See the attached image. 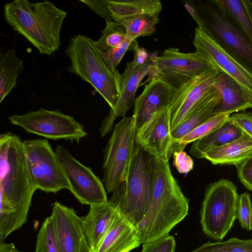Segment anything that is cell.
<instances>
[{
	"mask_svg": "<svg viewBox=\"0 0 252 252\" xmlns=\"http://www.w3.org/2000/svg\"><path fill=\"white\" fill-rule=\"evenodd\" d=\"M21 138L11 132L0 135V241L28 220L34 192Z\"/></svg>",
	"mask_w": 252,
	"mask_h": 252,
	"instance_id": "1",
	"label": "cell"
},
{
	"mask_svg": "<svg viewBox=\"0 0 252 252\" xmlns=\"http://www.w3.org/2000/svg\"><path fill=\"white\" fill-rule=\"evenodd\" d=\"M154 185L151 205L135 226L141 244L169 234L188 215L189 200L173 177L169 161L153 157Z\"/></svg>",
	"mask_w": 252,
	"mask_h": 252,
	"instance_id": "2",
	"label": "cell"
},
{
	"mask_svg": "<svg viewBox=\"0 0 252 252\" xmlns=\"http://www.w3.org/2000/svg\"><path fill=\"white\" fill-rule=\"evenodd\" d=\"M3 16L12 29L41 54L51 56L60 47L61 28L67 13L52 2L15 0L4 5Z\"/></svg>",
	"mask_w": 252,
	"mask_h": 252,
	"instance_id": "3",
	"label": "cell"
},
{
	"mask_svg": "<svg viewBox=\"0 0 252 252\" xmlns=\"http://www.w3.org/2000/svg\"><path fill=\"white\" fill-rule=\"evenodd\" d=\"M154 185L153 156L136 143L126 179L113 192L108 201L117 212L136 226L149 210Z\"/></svg>",
	"mask_w": 252,
	"mask_h": 252,
	"instance_id": "4",
	"label": "cell"
},
{
	"mask_svg": "<svg viewBox=\"0 0 252 252\" xmlns=\"http://www.w3.org/2000/svg\"><path fill=\"white\" fill-rule=\"evenodd\" d=\"M65 52L71 62L68 72L92 85L114 110L121 93V74L108 68L94 41L86 35H74Z\"/></svg>",
	"mask_w": 252,
	"mask_h": 252,
	"instance_id": "5",
	"label": "cell"
},
{
	"mask_svg": "<svg viewBox=\"0 0 252 252\" xmlns=\"http://www.w3.org/2000/svg\"><path fill=\"white\" fill-rule=\"evenodd\" d=\"M184 5L209 36L252 72V45L215 0H187Z\"/></svg>",
	"mask_w": 252,
	"mask_h": 252,
	"instance_id": "6",
	"label": "cell"
},
{
	"mask_svg": "<svg viewBox=\"0 0 252 252\" xmlns=\"http://www.w3.org/2000/svg\"><path fill=\"white\" fill-rule=\"evenodd\" d=\"M237 188L231 181L222 179L208 185L200 212L204 233L222 240L236 219Z\"/></svg>",
	"mask_w": 252,
	"mask_h": 252,
	"instance_id": "7",
	"label": "cell"
},
{
	"mask_svg": "<svg viewBox=\"0 0 252 252\" xmlns=\"http://www.w3.org/2000/svg\"><path fill=\"white\" fill-rule=\"evenodd\" d=\"M133 117H124L115 126L104 150L103 183L107 191L114 192L126 179L136 144Z\"/></svg>",
	"mask_w": 252,
	"mask_h": 252,
	"instance_id": "8",
	"label": "cell"
},
{
	"mask_svg": "<svg viewBox=\"0 0 252 252\" xmlns=\"http://www.w3.org/2000/svg\"><path fill=\"white\" fill-rule=\"evenodd\" d=\"M29 173L37 189L57 193L70 189L58 156L45 139L23 141Z\"/></svg>",
	"mask_w": 252,
	"mask_h": 252,
	"instance_id": "9",
	"label": "cell"
},
{
	"mask_svg": "<svg viewBox=\"0 0 252 252\" xmlns=\"http://www.w3.org/2000/svg\"><path fill=\"white\" fill-rule=\"evenodd\" d=\"M8 119L12 125L23 128L27 132L47 139L79 143L87 135L83 126L59 109L49 110L40 108L24 115H13Z\"/></svg>",
	"mask_w": 252,
	"mask_h": 252,
	"instance_id": "10",
	"label": "cell"
},
{
	"mask_svg": "<svg viewBox=\"0 0 252 252\" xmlns=\"http://www.w3.org/2000/svg\"><path fill=\"white\" fill-rule=\"evenodd\" d=\"M215 68L206 59L196 52L183 53L178 48L170 47L160 56H156L148 73L150 82L159 78L175 89L203 73Z\"/></svg>",
	"mask_w": 252,
	"mask_h": 252,
	"instance_id": "11",
	"label": "cell"
},
{
	"mask_svg": "<svg viewBox=\"0 0 252 252\" xmlns=\"http://www.w3.org/2000/svg\"><path fill=\"white\" fill-rule=\"evenodd\" d=\"M55 152L69 183V190L81 204L91 206L108 201L104 185L90 167L80 163L62 145H58Z\"/></svg>",
	"mask_w": 252,
	"mask_h": 252,
	"instance_id": "12",
	"label": "cell"
},
{
	"mask_svg": "<svg viewBox=\"0 0 252 252\" xmlns=\"http://www.w3.org/2000/svg\"><path fill=\"white\" fill-rule=\"evenodd\" d=\"M219 71L214 68L175 89L168 109L171 131L180 125L214 89Z\"/></svg>",
	"mask_w": 252,
	"mask_h": 252,
	"instance_id": "13",
	"label": "cell"
},
{
	"mask_svg": "<svg viewBox=\"0 0 252 252\" xmlns=\"http://www.w3.org/2000/svg\"><path fill=\"white\" fill-rule=\"evenodd\" d=\"M192 43L196 53L235 80L252 100V72L198 27Z\"/></svg>",
	"mask_w": 252,
	"mask_h": 252,
	"instance_id": "14",
	"label": "cell"
},
{
	"mask_svg": "<svg viewBox=\"0 0 252 252\" xmlns=\"http://www.w3.org/2000/svg\"><path fill=\"white\" fill-rule=\"evenodd\" d=\"M135 142L151 156L169 161L172 155L168 107L155 113L136 131Z\"/></svg>",
	"mask_w": 252,
	"mask_h": 252,
	"instance_id": "15",
	"label": "cell"
},
{
	"mask_svg": "<svg viewBox=\"0 0 252 252\" xmlns=\"http://www.w3.org/2000/svg\"><path fill=\"white\" fill-rule=\"evenodd\" d=\"M155 55H150L149 59L142 64H137L133 61L127 62L121 74V93L114 110H110L99 128L102 137L112 129L114 123L119 117H125L134 105L135 94L142 79L148 75L154 64Z\"/></svg>",
	"mask_w": 252,
	"mask_h": 252,
	"instance_id": "16",
	"label": "cell"
},
{
	"mask_svg": "<svg viewBox=\"0 0 252 252\" xmlns=\"http://www.w3.org/2000/svg\"><path fill=\"white\" fill-rule=\"evenodd\" d=\"M52 207L51 217L61 252H90L81 218L73 208L58 201Z\"/></svg>",
	"mask_w": 252,
	"mask_h": 252,
	"instance_id": "17",
	"label": "cell"
},
{
	"mask_svg": "<svg viewBox=\"0 0 252 252\" xmlns=\"http://www.w3.org/2000/svg\"><path fill=\"white\" fill-rule=\"evenodd\" d=\"M105 21L121 23L144 14H158L162 10L159 0H79Z\"/></svg>",
	"mask_w": 252,
	"mask_h": 252,
	"instance_id": "18",
	"label": "cell"
},
{
	"mask_svg": "<svg viewBox=\"0 0 252 252\" xmlns=\"http://www.w3.org/2000/svg\"><path fill=\"white\" fill-rule=\"evenodd\" d=\"M175 89L162 79L156 77L145 85L134 103L133 118L136 131L158 111L168 107Z\"/></svg>",
	"mask_w": 252,
	"mask_h": 252,
	"instance_id": "19",
	"label": "cell"
},
{
	"mask_svg": "<svg viewBox=\"0 0 252 252\" xmlns=\"http://www.w3.org/2000/svg\"><path fill=\"white\" fill-rule=\"evenodd\" d=\"M141 244L135 225L118 212L109 230L94 252H129Z\"/></svg>",
	"mask_w": 252,
	"mask_h": 252,
	"instance_id": "20",
	"label": "cell"
},
{
	"mask_svg": "<svg viewBox=\"0 0 252 252\" xmlns=\"http://www.w3.org/2000/svg\"><path fill=\"white\" fill-rule=\"evenodd\" d=\"M117 213L108 201L91 205L88 214L81 218L90 252H94L96 249L111 227Z\"/></svg>",
	"mask_w": 252,
	"mask_h": 252,
	"instance_id": "21",
	"label": "cell"
},
{
	"mask_svg": "<svg viewBox=\"0 0 252 252\" xmlns=\"http://www.w3.org/2000/svg\"><path fill=\"white\" fill-rule=\"evenodd\" d=\"M218 71L219 76L214 87L219 93L221 101L215 107L213 114L230 115L252 108V100L240 85L227 74Z\"/></svg>",
	"mask_w": 252,
	"mask_h": 252,
	"instance_id": "22",
	"label": "cell"
},
{
	"mask_svg": "<svg viewBox=\"0 0 252 252\" xmlns=\"http://www.w3.org/2000/svg\"><path fill=\"white\" fill-rule=\"evenodd\" d=\"M243 133V130L229 117L218 128L193 142L189 153L195 158H203L208 152L237 139Z\"/></svg>",
	"mask_w": 252,
	"mask_h": 252,
	"instance_id": "23",
	"label": "cell"
},
{
	"mask_svg": "<svg viewBox=\"0 0 252 252\" xmlns=\"http://www.w3.org/2000/svg\"><path fill=\"white\" fill-rule=\"evenodd\" d=\"M220 101V96L214 88L190 115L180 125L171 131L173 141L172 154L174 153L175 148L178 142L186 135L211 118L216 116L213 114V111Z\"/></svg>",
	"mask_w": 252,
	"mask_h": 252,
	"instance_id": "24",
	"label": "cell"
},
{
	"mask_svg": "<svg viewBox=\"0 0 252 252\" xmlns=\"http://www.w3.org/2000/svg\"><path fill=\"white\" fill-rule=\"evenodd\" d=\"M252 155V137L243 131L237 139L206 153L204 158L213 164H234L236 166Z\"/></svg>",
	"mask_w": 252,
	"mask_h": 252,
	"instance_id": "25",
	"label": "cell"
},
{
	"mask_svg": "<svg viewBox=\"0 0 252 252\" xmlns=\"http://www.w3.org/2000/svg\"><path fill=\"white\" fill-rule=\"evenodd\" d=\"M215 0L252 45V1L250 0Z\"/></svg>",
	"mask_w": 252,
	"mask_h": 252,
	"instance_id": "26",
	"label": "cell"
},
{
	"mask_svg": "<svg viewBox=\"0 0 252 252\" xmlns=\"http://www.w3.org/2000/svg\"><path fill=\"white\" fill-rule=\"evenodd\" d=\"M24 69V61L19 58L14 49H9L0 58V103L15 88L17 78Z\"/></svg>",
	"mask_w": 252,
	"mask_h": 252,
	"instance_id": "27",
	"label": "cell"
},
{
	"mask_svg": "<svg viewBox=\"0 0 252 252\" xmlns=\"http://www.w3.org/2000/svg\"><path fill=\"white\" fill-rule=\"evenodd\" d=\"M158 14H144L123 21L127 39L134 40L140 36L153 34L159 21Z\"/></svg>",
	"mask_w": 252,
	"mask_h": 252,
	"instance_id": "28",
	"label": "cell"
},
{
	"mask_svg": "<svg viewBox=\"0 0 252 252\" xmlns=\"http://www.w3.org/2000/svg\"><path fill=\"white\" fill-rule=\"evenodd\" d=\"M106 27L101 32L100 38L94 41V45L100 53L104 52L121 44L126 39L125 26L119 23L106 20Z\"/></svg>",
	"mask_w": 252,
	"mask_h": 252,
	"instance_id": "29",
	"label": "cell"
},
{
	"mask_svg": "<svg viewBox=\"0 0 252 252\" xmlns=\"http://www.w3.org/2000/svg\"><path fill=\"white\" fill-rule=\"evenodd\" d=\"M190 252H252V239L234 237L224 242H209Z\"/></svg>",
	"mask_w": 252,
	"mask_h": 252,
	"instance_id": "30",
	"label": "cell"
},
{
	"mask_svg": "<svg viewBox=\"0 0 252 252\" xmlns=\"http://www.w3.org/2000/svg\"><path fill=\"white\" fill-rule=\"evenodd\" d=\"M229 114H221L214 116L186 135L178 142L174 153L183 150L191 142L199 139L221 125L230 117Z\"/></svg>",
	"mask_w": 252,
	"mask_h": 252,
	"instance_id": "31",
	"label": "cell"
},
{
	"mask_svg": "<svg viewBox=\"0 0 252 252\" xmlns=\"http://www.w3.org/2000/svg\"><path fill=\"white\" fill-rule=\"evenodd\" d=\"M35 252H61L51 216L45 219L40 228Z\"/></svg>",
	"mask_w": 252,
	"mask_h": 252,
	"instance_id": "32",
	"label": "cell"
},
{
	"mask_svg": "<svg viewBox=\"0 0 252 252\" xmlns=\"http://www.w3.org/2000/svg\"><path fill=\"white\" fill-rule=\"evenodd\" d=\"M136 39L132 40L126 38L119 45L104 52L101 56L108 68L113 72L118 71L117 67L127 50L132 51L138 44Z\"/></svg>",
	"mask_w": 252,
	"mask_h": 252,
	"instance_id": "33",
	"label": "cell"
},
{
	"mask_svg": "<svg viewBox=\"0 0 252 252\" xmlns=\"http://www.w3.org/2000/svg\"><path fill=\"white\" fill-rule=\"evenodd\" d=\"M236 219L242 228L252 230V203L251 195L248 192L238 195Z\"/></svg>",
	"mask_w": 252,
	"mask_h": 252,
	"instance_id": "34",
	"label": "cell"
},
{
	"mask_svg": "<svg viewBox=\"0 0 252 252\" xmlns=\"http://www.w3.org/2000/svg\"><path fill=\"white\" fill-rule=\"evenodd\" d=\"M175 239L173 236L168 234L143 244L141 252H175Z\"/></svg>",
	"mask_w": 252,
	"mask_h": 252,
	"instance_id": "35",
	"label": "cell"
},
{
	"mask_svg": "<svg viewBox=\"0 0 252 252\" xmlns=\"http://www.w3.org/2000/svg\"><path fill=\"white\" fill-rule=\"evenodd\" d=\"M173 165L178 172L186 175L192 170L193 160L184 150L173 153Z\"/></svg>",
	"mask_w": 252,
	"mask_h": 252,
	"instance_id": "36",
	"label": "cell"
},
{
	"mask_svg": "<svg viewBox=\"0 0 252 252\" xmlns=\"http://www.w3.org/2000/svg\"><path fill=\"white\" fill-rule=\"evenodd\" d=\"M237 167L240 181L246 188L252 191V155Z\"/></svg>",
	"mask_w": 252,
	"mask_h": 252,
	"instance_id": "37",
	"label": "cell"
},
{
	"mask_svg": "<svg viewBox=\"0 0 252 252\" xmlns=\"http://www.w3.org/2000/svg\"><path fill=\"white\" fill-rule=\"evenodd\" d=\"M230 118L244 132L252 137V121L246 112H236L230 115Z\"/></svg>",
	"mask_w": 252,
	"mask_h": 252,
	"instance_id": "38",
	"label": "cell"
},
{
	"mask_svg": "<svg viewBox=\"0 0 252 252\" xmlns=\"http://www.w3.org/2000/svg\"><path fill=\"white\" fill-rule=\"evenodd\" d=\"M132 51L134 54L133 61L137 64L144 63L150 57V54L144 48L140 47L138 44L134 47Z\"/></svg>",
	"mask_w": 252,
	"mask_h": 252,
	"instance_id": "39",
	"label": "cell"
},
{
	"mask_svg": "<svg viewBox=\"0 0 252 252\" xmlns=\"http://www.w3.org/2000/svg\"><path fill=\"white\" fill-rule=\"evenodd\" d=\"M0 252H20L13 243L0 241Z\"/></svg>",
	"mask_w": 252,
	"mask_h": 252,
	"instance_id": "40",
	"label": "cell"
},
{
	"mask_svg": "<svg viewBox=\"0 0 252 252\" xmlns=\"http://www.w3.org/2000/svg\"><path fill=\"white\" fill-rule=\"evenodd\" d=\"M246 113H247V114L248 116V117L250 118V119L252 121V111H250L249 112H246Z\"/></svg>",
	"mask_w": 252,
	"mask_h": 252,
	"instance_id": "41",
	"label": "cell"
},
{
	"mask_svg": "<svg viewBox=\"0 0 252 252\" xmlns=\"http://www.w3.org/2000/svg\"></svg>",
	"mask_w": 252,
	"mask_h": 252,
	"instance_id": "42",
	"label": "cell"
}]
</instances>
